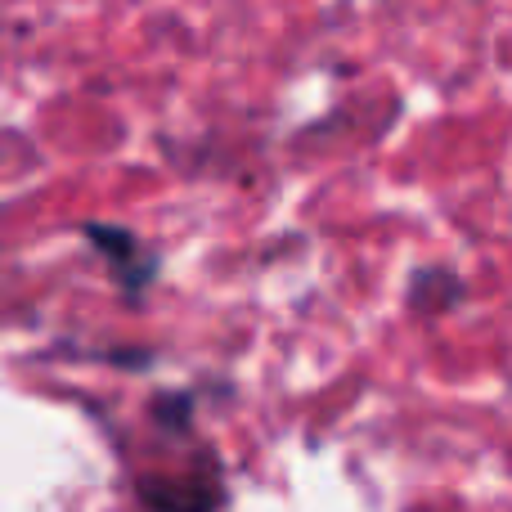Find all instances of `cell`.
I'll return each mask as SVG.
<instances>
[{
	"label": "cell",
	"instance_id": "cell-1",
	"mask_svg": "<svg viewBox=\"0 0 512 512\" xmlns=\"http://www.w3.org/2000/svg\"><path fill=\"white\" fill-rule=\"evenodd\" d=\"M90 239L99 243L108 256H113V265L126 274V279H135V283H144L153 274V256L149 252H140L135 248V239L131 234H122V230H86Z\"/></svg>",
	"mask_w": 512,
	"mask_h": 512
}]
</instances>
